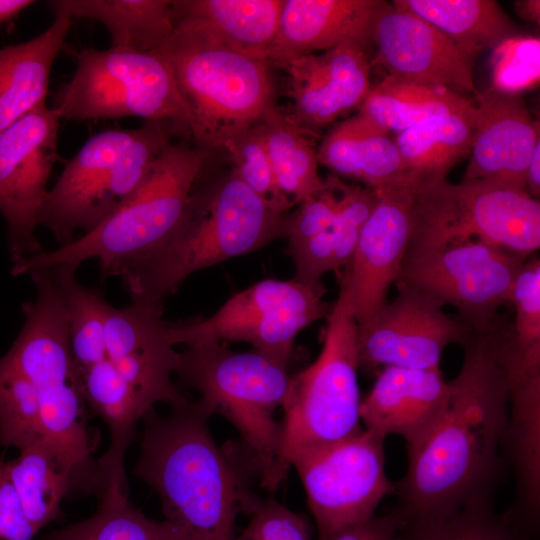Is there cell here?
<instances>
[{
    "label": "cell",
    "mask_w": 540,
    "mask_h": 540,
    "mask_svg": "<svg viewBox=\"0 0 540 540\" xmlns=\"http://www.w3.org/2000/svg\"><path fill=\"white\" fill-rule=\"evenodd\" d=\"M476 127L463 180H490L526 191V170L540 142L539 122L520 95L490 87L476 97Z\"/></svg>",
    "instance_id": "cell-19"
},
{
    "label": "cell",
    "mask_w": 540,
    "mask_h": 540,
    "mask_svg": "<svg viewBox=\"0 0 540 540\" xmlns=\"http://www.w3.org/2000/svg\"><path fill=\"white\" fill-rule=\"evenodd\" d=\"M36 533L10 480L6 461L0 459V540H33Z\"/></svg>",
    "instance_id": "cell-45"
},
{
    "label": "cell",
    "mask_w": 540,
    "mask_h": 540,
    "mask_svg": "<svg viewBox=\"0 0 540 540\" xmlns=\"http://www.w3.org/2000/svg\"><path fill=\"white\" fill-rule=\"evenodd\" d=\"M169 62L191 114L189 134L204 149L222 148L272 107L268 61L234 50L176 20L157 49Z\"/></svg>",
    "instance_id": "cell-5"
},
{
    "label": "cell",
    "mask_w": 540,
    "mask_h": 540,
    "mask_svg": "<svg viewBox=\"0 0 540 540\" xmlns=\"http://www.w3.org/2000/svg\"><path fill=\"white\" fill-rule=\"evenodd\" d=\"M209 418L198 400L164 416L151 410L133 473L158 494L165 520L192 540H235L236 516L261 500L248 489L242 457L216 445Z\"/></svg>",
    "instance_id": "cell-2"
},
{
    "label": "cell",
    "mask_w": 540,
    "mask_h": 540,
    "mask_svg": "<svg viewBox=\"0 0 540 540\" xmlns=\"http://www.w3.org/2000/svg\"><path fill=\"white\" fill-rule=\"evenodd\" d=\"M409 245L480 240L528 258L540 247V203L525 190L490 180L413 183Z\"/></svg>",
    "instance_id": "cell-11"
},
{
    "label": "cell",
    "mask_w": 540,
    "mask_h": 540,
    "mask_svg": "<svg viewBox=\"0 0 540 540\" xmlns=\"http://www.w3.org/2000/svg\"><path fill=\"white\" fill-rule=\"evenodd\" d=\"M60 119L44 103L0 132V213L12 266L43 251L36 230L58 159Z\"/></svg>",
    "instance_id": "cell-15"
},
{
    "label": "cell",
    "mask_w": 540,
    "mask_h": 540,
    "mask_svg": "<svg viewBox=\"0 0 540 540\" xmlns=\"http://www.w3.org/2000/svg\"><path fill=\"white\" fill-rule=\"evenodd\" d=\"M288 216L255 194L232 170L203 193L163 244L118 273L135 302L163 304L191 274L287 236Z\"/></svg>",
    "instance_id": "cell-3"
},
{
    "label": "cell",
    "mask_w": 540,
    "mask_h": 540,
    "mask_svg": "<svg viewBox=\"0 0 540 540\" xmlns=\"http://www.w3.org/2000/svg\"><path fill=\"white\" fill-rule=\"evenodd\" d=\"M492 88L511 95L535 88L540 79L538 37L513 35L493 48Z\"/></svg>",
    "instance_id": "cell-42"
},
{
    "label": "cell",
    "mask_w": 540,
    "mask_h": 540,
    "mask_svg": "<svg viewBox=\"0 0 540 540\" xmlns=\"http://www.w3.org/2000/svg\"><path fill=\"white\" fill-rule=\"evenodd\" d=\"M397 296L368 321L357 324L359 369L377 373L385 367L440 369L445 348L462 344L471 328L447 315L429 296L396 282Z\"/></svg>",
    "instance_id": "cell-16"
},
{
    "label": "cell",
    "mask_w": 540,
    "mask_h": 540,
    "mask_svg": "<svg viewBox=\"0 0 540 540\" xmlns=\"http://www.w3.org/2000/svg\"><path fill=\"white\" fill-rule=\"evenodd\" d=\"M527 258L480 240L409 245L397 282L455 307L474 332L492 329Z\"/></svg>",
    "instance_id": "cell-13"
},
{
    "label": "cell",
    "mask_w": 540,
    "mask_h": 540,
    "mask_svg": "<svg viewBox=\"0 0 540 540\" xmlns=\"http://www.w3.org/2000/svg\"><path fill=\"white\" fill-rule=\"evenodd\" d=\"M33 4H35L33 0H0V26L11 21Z\"/></svg>",
    "instance_id": "cell-48"
},
{
    "label": "cell",
    "mask_w": 540,
    "mask_h": 540,
    "mask_svg": "<svg viewBox=\"0 0 540 540\" xmlns=\"http://www.w3.org/2000/svg\"><path fill=\"white\" fill-rule=\"evenodd\" d=\"M79 376L85 402L106 423L111 437L110 448L97 464L99 485L111 478L125 483L126 451L138 422L153 409L123 380L107 358Z\"/></svg>",
    "instance_id": "cell-27"
},
{
    "label": "cell",
    "mask_w": 540,
    "mask_h": 540,
    "mask_svg": "<svg viewBox=\"0 0 540 540\" xmlns=\"http://www.w3.org/2000/svg\"><path fill=\"white\" fill-rule=\"evenodd\" d=\"M233 171L272 209L285 213L292 205L280 193L259 124L234 135L222 146Z\"/></svg>",
    "instance_id": "cell-41"
},
{
    "label": "cell",
    "mask_w": 540,
    "mask_h": 540,
    "mask_svg": "<svg viewBox=\"0 0 540 540\" xmlns=\"http://www.w3.org/2000/svg\"><path fill=\"white\" fill-rule=\"evenodd\" d=\"M201 149L169 144L136 191L91 231L11 267L14 276L56 265L98 260L103 278L167 241L184 221L204 164Z\"/></svg>",
    "instance_id": "cell-4"
},
{
    "label": "cell",
    "mask_w": 540,
    "mask_h": 540,
    "mask_svg": "<svg viewBox=\"0 0 540 540\" xmlns=\"http://www.w3.org/2000/svg\"><path fill=\"white\" fill-rule=\"evenodd\" d=\"M290 78L295 124L313 134L347 111L335 83L323 72L315 54L290 58L280 63Z\"/></svg>",
    "instance_id": "cell-37"
},
{
    "label": "cell",
    "mask_w": 540,
    "mask_h": 540,
    "mask_svg": "<svg viewBox=\"0 0 540 540\" xmlns=\"http://www.w3.org/2000/svg\"><path fill=\"white\" fill-rule=\"evenodd\" d=\"M165 124L146 121L137 129L99 132L69 160L40 217L60 246L78 230L91 231L136 191L170 144Z\"/></svg>",
    "instance_id": "cell-8"
},
{
    "label": "cell",
    "mask_w": 540,
    "mask_h": 540,
    "mask_svg": "<svg viewBox=\"0 0 540 540\" xmlns=\"http://www.w3.org/2000/svg\"><path fill=\"white\" fill-rule=\"evenodd\" d=\"M540 2L538 0L515 1L514 5L518 14L527 21L539 23Z\"/></svg>",
    "instance_id": "cell-49"
},
{
    "label": "cell",
    "mask_w": 540,
    "mask_h": 540,
    "mask_svg": "<svg viewBox=\"0 0 540 540\" xmlns=\"http://www.w3.org/2000/svg\"><path fill=\"white\" fill-rule=\"evenodd\" d=\"M526 192L536 199L540 194V142L535 146L526 170Z\"/></svg>",
    "instance_id": "cell-47"
},
{
    "label": "cell",
    "mask_w": 540,
    "mask_h": 540,
    "mask_svg": "<svg viewBox=\"0 0 540 540\" xmlns=\"http://www.w3.org/2000/svg\"><path fill=\"white\" fill-rule=\"evenodd\" d=\"M235 540H311L307 521L273 497L262 500Z\"/></svg>",
    "instance_id": "cell-44"
},
{
    "label": "cell",
    "mask_w": 540,
    "mask_h": 540,
    "mask_svg": "<svg viewBox=\"0 0 540 540\" xmlns=\"http://www.w3.org/2000/svg\"><path fill=\"white\" fill-rule=\"evenodd\" d=\"M28 275L36 298L23 305V328L6 355L35 388L45 434L68 445L85 482L97 488V465L91 460L95 447L87 428L63 298L49 268Z\"/></svg>",
    "instance_id": "cell-9"
},
{
    "label": "cell",
    "mask_w": 540,
    "mask_h": 540,
    "mask_svg": "<svg viewBox=\"0 0 540 540\" xmlns=\"http://www.w3.org/2000/svg\"><path fill=\"white\" fill-rule=\"evenodd\" d=\"M176 373L200 394L210 416L219 414L236 428L243 460L264 482L278 456L281 423L274 412L288 393L287 367L254 350L233 352L219 342H202L180 353Z\"/></svg>",
    "instance_id": "cell-7"
},
{
    "label": "cell",
    "mask_w": 540,
    "mask_h": 540,
    "mask_svg": "<svg viewBox=\"0 0 540 540\" xmlns=\"http://www.w3.org/2000/svg\"><path fill=\"white\" fill-rule=\"evenodd\" d=\"M401 520L391 511L386 515H374L370 519L347 525L325 540H394Z\"/></svg>",
    "instance_id": "cell-46"
},
{
    "label": "cell",
    "mask_w": 540,
    "mask_h": 540,
    "mask_svg": "<svg viewBox=\"0 0 540 540\" xmlns=\"http://www.w3.org/2000/svg\"><path fill=\"white\" fill-rule=\"evenodd\" d=\"M510 303L512 325L502 321L499 343L505 357L525 364L540 365V260L533 255L522 264L515 278Z\"/></svg>",
    "instance_id": "cell-38"
},
{
    "label": "cell",
    "mask_w": 540,
    "mask_h": 540,
    "mask_svg": "<svg viewBox=\"0 0 540 540\" xmlns=\"http://www.w3.org/2000/svg\"><path fill=\"white\" fill-rule=\"evenodd\" d=\"M54 16L41 34L0 49V132L46 103L52 66L73 20L63 11Z\"/></svg>",
    "instance_id": "cell-24"
},
{
    "label": "cell",
    "mask_w": 540,
    "mask_h": 540,
    "mask_svg": "<svg viewBox=\"0 0 540 540\" xmlns=\"http://www.w3.org/2000/svg\"><path fill=\"white\" fill-rule=\"evenodd\" d=\"M323 346L316 360L291 375L282 405L278 456L261 485L275 491L300 455L342 440L362 428L356 347L357 322L340 289L326 318Z\"/></svg>",
    "instance_id": "cell-6"
},
{
    "label": "cell",
    "mask_w": 540,
    "mask_h": 540,
    "mask_svg": "<svg viewBox=\"0 0 540 540\" xmlns=\"http://www.w3.org/2000/svg\"><path fill=\"white\" fill-rule=\"evenodd\" d=\"M448 406L434 427L407 449V468L394 482L401 521L439 518L493 501L508 421L509 386L491 330L461 344Z\"/></svg>",
    "instance_id": "cell-1"
},
{
    "label": "cell",
    "mask_w": 540,
    "mask_h": 540,
    "mask_svg": "<svg viewBox=\"0 0 540 540\" xmlns=\"http://www.w3.org/2000/svg\"><path fill=\"white\" fill-rule=\"evenodd\" d=\"M52 108L60 118L85 121L140 117L189 133L190 110L168 60L159 51L82 49Z\"/></svg>",
    "instance_id": "cell-10"
},
{
    "label": "cell",
    "mask_w": 540,
    "mask_h": 540,
    "mask_svg": "<svg viewBox=\"0 0 540 540\" xmlns=\"http://www.w3.org/2000/svg\"><path fill=\"white\" fill-rule=\"evenodd\" d=\"M508 421L503 437L515 476V500L505 516L529 540L540 514V373L508 382Z\"/></svg>",
    "instance_id": "cell-22"
},
{
    "label": "cell",
    "mask_w": 540,
    "mask_h": 540,
    "mask_svg": "<svg viewBox=\"0 0 540 540\" xmlns=\"http://www.w3.org/2000/svg\"><path fill=\"white\" fill-rule=\"evenodd\" d=\"M391 4L424 19L475 57L515 35L514 24L493 0H395Z\"/></svg>",
    "instance_id": "cell-31"
},
{
    "label": "cell",
    "mask_w": 540,
    "mask_h": 540,
    "mask_svg": "<svg viewBox=\"0 0 540 540\" xmlns=\"http://www.w3.org/2000/svg\"><path fill=\"white\" fill-rule=\"evenodd\" d=\"M477 109L429 117L396 134L394 139L404 166L414 181L446 178L469 156Z\"/></svg>",
    "instance_id": "cell-30"
},
{
    "label": "cell",
    "mask_w": 540,
    "mask_h": 540,
    "mask_svg": "<svg viewBox=\"0 0 540 540\" xmlns=\"http://www.w3.org/2000/svg\"><path fill=\"white\" fill-rule=\"evenodd\" d=\"M53 12L101 23L109 32L111 47L156 51L174 32L173 1L168 0H54Z\"/></svg>",
    "instance_id": "cell-29"
},
{
    "label": "cell",
    "mask_w": 540,
    "mask_h": 540,
    "mask_svg": "<svg viewBox=\"0 0 540 540\" xmlns=\"http://www.w3.org/2000/svg\"><path fill=\"white\" fill-rule=\"evenodd\" d=\"M381 0H284L269 60L326 51L343 43L365 49L372 43L374 18Z\"/></svg>",
    "instance_id": "cell-21"
},
{
    "label": "cell",
    "mask_w": 540,
    "mask_h": 540,
    "mask_svg": "<svg viewBox=\"0 0 540 540\" xmlns=\"http://www.w3.org/2000/svg\"><path fill=\"white\" fill-rule=\"evenodd\" d=\"M340 203L330 227L302 246L287 252L294 261V280L321 285L330 271L340 273L351 261L361 229L378 199L377 190L361 184H347L339 178Z\"/></svg>",
    "instance_id": "cell-28"
},
{
    "label": "cell",
    "mask_w": 540,
    "mask_h": 540,
    "mask_svg": "<svg viewBox=\"0 0 540 540\" xmlns=\"http://www.w3.org/2000/svg\"><path fill=\"white\" fill-rule=\"evenodd\" d=\"M45 435L35 388L5 354L0 358V445L21 450Z\"/></svg>",
    "instance_id": "cell-39"
},
{
    "label": "cell",
    "mask_w": 540,
    "mask_h": 540,
    "mask_svg": "<svg viewBox=\"0 0 540 540\" xmlns=\"http://www.w3.org/2000/svg\"><path fill=\"white\" fill-rule=\"evenodd\" d=\"M284 0L173 1L176 20L251 58L269 60Z\"/></svg>",
    "instance_id": "cell-25"
},
{
    "label": "cell",
    "mask_w": 540,
    "mask_h": 540,
    "mask_svg": "<svg viewBox=\"0 0 540 540\" xmlns=\"http://www.w3.org/2000/svg\"><path fill=\"white\" fill-rule=\"evenodd\" d=\"M474 106L466 96L447 88L387 75L370 87L359 113L397 134L429 117Z\"/></svg>",
    "instance_id": "cell-32"
},
{
    "label": "cell",
    "mask_w": 540,
    "mask_h": 540,
    "mask_svg": "<svg viewBox=\"0 0 540 540\" xmlns=\"http://www.w3.org/2000/svg\"><path fill=\"white\" fill-rule=\"evenodd\" d=\"M394 540H527L493 501L468 505L454 513L429 519L401 521Z\"/></svg>",
    "instance_id": "cell-36"
},
{
    "label": "cell",
    "mask_w": 540,
    "mask_h": 540,
    "mask_svg": "<svg viewBox=\"0 0 540 540\" xmlns=\"http://www.w3.org/2000/svg\"><path fill=\"white\" fill-rule=\"evenodd\" d=\"M339 177L330 173L325 187L299 204L288 216L287 252L292 251L326 230L334 222L340 203Z\"/></svg>",
    "instance_id": "cell-43"
},
{
    "label": "cell",
    "mask_w": 540,
    "mask_h": 540,
    "mask_svg": "<svg viewBox=\"0 0 540 540\" xmlns=\"http://www.w3.org/2000/svg\"><path fill=\"white\" fill-rule=\"evenodd\" d=\"M451 392L441 369L385 367L361 400L360 420L371 432L401 436L410 449L438 422Z\"/></svg>",
    "instance_id": "cell-20"
},
{
    "label": "cell",
    "mask_w": 540,
    "mask_h": 540,
    "mask_svg": "<svg viewBox=\"0 0 540 540\" xmlns=\"http://www.w3.org/2000/svg\"><path fill=\"white\" fill-rule=\"evenodd\" d=\"M127 483L105 480L97 512L88 519L53 531L39 540H192L175 524L155 521L134 508Z\"/></svg>",
    "instance_id": "cell-33"
},
{
    "label": "cell",
    "mask_w": 540,
    "mask_h": 540,
    "mask_svg": "<svg viewBox=\"0 0 540 540\" xmlns=\"http://www.w3.org/2000/svg\"><path fill=\"white\" fill-rule=\"evenodd\" d=\"M413 183L377 190L350 263L339 273L357 324L368 321L386 302L399 279L412 233Z\"/></svg>",
    "instance_id": "cell-17"
},
{
    "label": "cell",
    "mask_w": 540,
    "mask_h": 540,
    "mask_svg": "<svg viewBox=\"0 0 540 540\" xmlns=\"http://www.w3.org/2000/svg\"><path fill=\"white\" fill-rule=\"evenodd\" d=\"M78 266L62 264L48 268L63 298L71 353L80 375L107 358L105 320L110 304L99 291L78 282Z\"/></svg>",
    "instance_id": "cell-35"
},
{
    "label": "cell",
    "mask_w": 540,
    "mask_h": 540,
    "mask_svg": "<svg viewBox=\"0 0 540 540\" xmlns=\"http://www.w3.org/2000/svg\"><path fill=\"white\" fill-rule=\"evenodd\" d=\"M162 308L163 304L135 301L124 308L109 305L105 320L107 359H119L170 343L168 323L162 318Z\"/></svg>",
    "instance_id": "cell-40"
},
{
    "label": "cell",
    "mask_w": 540,
    "mask_h": 540,
    "mask_svg": "<svg viewBox=\"0 0 540 540\" xmlns=\"http://www.w3.org/2000/svg\"><path fill=\"white\" fill-rule=\"evenodd\" d=\"M23 510L38 532L60 517V504L76 479L85 482L73 451L56 437L45 435L6 462Z\"/></svg>",
    "instance_id": "cell-26"
},
{
    "label": "cell",
    "mask_w": 540,
    "mask_h": 540,
    "mask_svg": "<svg viewBox=\"0 0 540 540\" xmlns=\"http://www.w3.org/2000/svg\"><path fill=\"white\" fill-rule=\"evenodd\" d=\"M317 159L339 178L375 190L414 182L390 132L359 112L327 133Z\"/></svg>",
    "instance_id": "cell-23"
},
{
    "label": "cell",
    "mask_w": 540,
    "mask_h": 540,
    "mask_svg": "<svg viewBox=\"0 0 540 540\" xmlns=\"http://www.w3.org/2000/svg\"><path fill=\"white\" fill-rule=\"evenodd\" d=\"M273 169L276 185L293 206L325 187L318 174L317 150L312 134L288 116L270 107L258 123Z\"/></svg>",
    "instance_id": "cell-34"
},
{
    "label": "cell",
    "mask_w": 540,
    "mask_h": 540,
    "mask_svg": "<svg viewBox=\"0 0 540 540\" xmlns=\"http://www.w3.org/2000/svg\"><path fill=\"white\" fill-rule=\"evenodd\" d=\"M321 285L293 278L266 279L227 300L213 315L168 323L175 346L202 342H246L268 358L287 367L297 335L308 325L327 318L334 302L323 299Z\"/></svg>",
    "instance_id": "cell-12"
},
{
    "label": "cell",
    "mask_w": 540,
    "mask_h": 540,
    "mask_svg": "<svg viewBox=\"0 0 540 540\" xmlns=\"http://www.w3.org/2000/svg\"><path fill=\"white\" fill-rule=\"evenodd\" d=\"M386 437L366 429L298 456L291 464L303 483L318 540L370 519L395 494L385 470Z\"/></svg>",
    "instance_id": "cell-14"
},
{
    "label": "cell",
    "mask_w": 540,
    "mask_h": 540,
    "mask_svg": "<svg viewBox=\"0 0 540 540\" xmlns=\"http://www.w3.org/2000/svg\"><path fill=\"white\" fill-rule=\"evenodd\" d=\"M377 48L372 63L388 75L440 86L465 96L477 91L473 79L475 56L459 47L424 19L384 1L372 26Z\"/></svg>",
    "instance_id": "cell-18"
}]
</instances>
